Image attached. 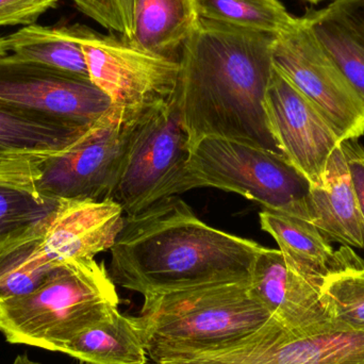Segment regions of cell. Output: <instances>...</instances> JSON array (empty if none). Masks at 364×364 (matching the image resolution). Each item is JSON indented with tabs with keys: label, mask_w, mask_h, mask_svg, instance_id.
Returning <instances> with one entry per match:
<instances>
[{
	"label": "cell",
	"mask_w": 364,
	"mask_h": 364,
	"mask_svg": "<svg viewBox=\"0 0 364 364\" xmlns=\"http://www.w3.org/2000/svg\"><path fill=\"white\" fill-rule=\"evenodd\" d=\"M119 304L104 263L66 261L33 292L0 301V333L11 344L60 353L81 331L119 310Z\"/></svg>",
	"instance_id": "cell-4"
},
{
	"label": "cell",
	"mask_w": 364,
	"mask_h": 364,
	"mask_svg": "<svg viewBox=\"0 0 364 364\" xmlns=\"http://www.w3.org/2000/svg\"><path fill=\"white\" fill-rule=\"evenodd\" d=\"M259 220L262 230L273 237L284 256L318 282H324L329 274L341 269L355 255L346 246L341 254L333 252L329 240L312 223L303 218L265 209L259 214Z\"/></svg>",
	"instance_id": "cell-17"
},
{
	"label": "cell",
	"mask_w": 364,
	"mask_h": 364,
	"mask_svg": "<svg viewBox=\"0 0 364 364\" xmlns=\"http://www.w3.org/2000/svg\"><path fill=\"white\" fill-rule=\"evenodd\" d=\"M79 11L125 42L179 61L198 17L192 0H72Z\"/></svg>",
	"instance_id": "cell-13"
},
{
	"label": "cell",
	"mask_w": 364,
	"mask_h": 364,
	"mask_svg": "<svg viewBox=\"0 0 364 364\" xmlns=\"http://www.w3.org/2000/svg\"><path fill=\"white\" fill-rule=\"evenodd\" d=\"M12 364H41L38 363H34L32 361L27 355H19L15 358V360L13 361Z\"/></svg>",
	"instance_id": "cell-29"
},
{
	"label": "cell",
	"mask_w": 364,
	"mask_h": 364,
	"mask_svg": "<svg viewBox=\"0 0 364 364\" xmlns=\"http://www.w3.org/2000/svg\"><path fill=\"white\" fill-rule=\"evenodd\" d=\"M198 188L237 193L267 210L310 222L311 184L279 151L205 136L191 149L182 193Z\"/></svg>",
	"instance_id": "cell-5"
},
{
	"label": "cell",
	"mask_w": 364,
	"mask_h": 364,
	"mask_svg": "<svg viewBox=\"0 0 364 364\" xmlns=\"http://www.w3.org/2000/svg\"><path fill=\"white\" fill-rule=\"evenodd\" d=\"M325 9L364 45V0H336Z\"/></svg>",
	"instance_id": "cell-27"
},
{
	"label": "cell",
	"mask_w": 364,
	"mask_h": 364,
	"mask_svg": "<svg viewBox=\"0 0 364 364\" xmlns=\"http://www.w3.org/2000/svg\"><path fill=\"white\" fill-rule=\"evenodd\" d=\"M271 318L248 282H228L144 297L134 320L147 357L157 364L232 343Z\"/></svg>",
	"instance_id": "cell-3"
},
{
	"label": "cell",
	"mask_w": 364,
	"mask_h": 364,
	"mask_svg": "<svg viewBox=\"0 0 364 364\" xmlns=\"http://www.w3.org/2000/svg\"><path fill=\"white\" fill-rule=\"evenodd\" d=\"M262 246L205 224L177 196L134 216L111 248L110 276L144 297L248 282Z\"/></svg>",
	"instance_id": "cell-2"
},
{
	"label": "cell",
	"mask_w": 364,
	"mask_h": 364,
	"mask_svg": "<svg viewBox=\"0 0 364 364\" xmlns=\"http://www.w3.org/2000/svg\"><path fill=\"white\" fill-rule=\"evenodd\" d=\"M275 38L198 18L181 49L174 96L192 146L220 136L279 151L264 112Z\"/></svg>",
	"instance_id": "cell-1"
},
{
	"label": "cell",
	"mask_w": 364,
	"mask_h": 364,
	"mask_svg": "<svg viewBox=\"0 0 364 364\" xmlns=\"http://www.w3.org/2000/svg\"><path fill=\"white\" fill-rule=\"evenodd\" d=\"M0 107L82 128L115 111L92 81L13 55L0 57Z\"/></svg>",
	"instance_id": "cell-11"
},
{
	"label": "cell",
	"mask_w": 364,
	"mask_h": 364,
	"mask_svg": "<svg viewBox=\"0 0 364 364\" xmlns=\"http://www.w3.org/2000/svg\"><path fill=\"white\" fill-rule=\"evenodd\" d=\"M49 220L0 246V301L33 292L55 269L43 248V237Z\"/></svg>",
	"instance_id": "cell-21"
},
{
	"label": "cell",
	"mask_w": 364,
	"mask_h": 364,
	"mask_svg": "<svg viewBox=\"0 0 364 364\" xmlns=\"http://www.w3.org/2000/svg\"><path fill=\"white\" fill-rule=\"evenodd\" d=\"M310 223L328 240L364 248V222L342 143L327 162L323 186L309 195Z\"/></svg>",
	"instance_id": "cell-16"
},
{
	"label": "cell",
	"mask_w": 364,
	"mask_h": 364,
	"mask_svg": "<svg viewBox=\"0 0 364 364\" xmlns=\"http://www.w3.org/2000/svg\"><path fill=\"white\" fill-rule=\"evenodd\" d=\"M91 128L64 125L0 107V164L60 153L72 146Z\"/></svg>",
	"instance_id": "cell-18"
},
{
	"label": "cell",
	"mask_w": 364,
	"mask_h": 364,
	"mask_svg": "<svg viewBox=\"0 0 364 364\" xmlns=\"http://www.w3.org/2000/svg\"><path fill=\"white\" fill-rule=\"evenodd\" d=\"M304 21L321 46L364 98V45L326 9L308 10Z\"/></svg>",
	"instance_id": "cell-23"
},
{
	"label": "cell",
	"mask_w": 364,
	"mask_h": 364,
	"mask_svg": "<svg viewBox=\"0 0 364 364\" xmlns=\"http://www.w3.org/2000/svg\"><path fill=\"white\" fill-rule=\"evenodd\" d=\"M273 65L333 126L342 142L364 134V98L321 46L303 17L277 34Z\"/></svg>",
	"instance_id": "cell-9"
},
{
	"label": "cell",
	"mask_w": 364,
	"mask_h": 364,
	"mask_svg": "<svg viewBox=\"0 0 364 364\" xmlns=\"http://www.w3.org/2000/svg\"><path fill=\"white\" fill-rule=\"evenodd\" d=\"M59 0H0V28L34 25Z\"/></svg>",
	"instance_id": "cell-26"
},
{
	"label": "cell",
	"mask_w": 364,
	"mask_h": 364,
	"mask_svg": "<svg viewBox=\"0 0 364 364\" xmlns=\"http://www.w3.org/2000/svg\"><path fill=\"white\" fill-rule=\"evenodd\" d=\"M267 127L280 153L309 181L323 186L327 162L342 141L320 111L275 68L264 98Z\"/></svg>",
	"instance_id": "cell-12"
},
{
	"label": "cell",
	"mask_w": 364,
	"mask_h": 364,
	"mask_svg": "<svg viewBox=\"0 0 364 364\" xmlns=\"http://www.w3.org/2000/svg\"><path fill=\"white\" fill-rule=\"evenodd\" d=\"M8 49H6V41L4 38H0V57L9 55Z\"/></svg>",
	"instance_id": "cell-30"
},
{
	"label": "cell",
	"mask_w": 364,
	"mask_h": 364,
	"mask_svg": "<svg viewBox=\"0 0 364 364\" xmlns=\"http://www.w3.org/2000/svg\"><path fill=\"white\" fill-rule=\"evenodd\" d=\"M60 353L85 364H146L147 354L134 316L119 310L73 338Z\"/></svg>",
	"instance_id": "cell-19"
},
{
	"label": "cell",
	"mask_w": 364,
	"mask_h": 364,
	"mask_svg": "<svg viewBox=\"0 0 364 364\" xmlns=\"http://www.w3.org/2000/svg\"><path fill=\"white\" fill-rule=\"evenodd\" d=\"M342 149L346 154L364 222V149L358 140L343 141Z\"/></svg>",
	"instance_id": "cell-28"
},
{
	"label": "cell",
	"mask_w": 364,
	"mask_h": 364,
	"mask_svg": "<svg viewBox=\"0 0 364 364\" xmlns=\"http://www.w3.org/2000/svg\"><path fill=\"white\" fill-rule=\"evenodd\" d=\"M132 121L115 110L63 151L0 164V179L42 198L110 199Z\"/></svg>",
	"instance_id": "cell-6"
},
{
	"label": "cell",
	"mask_w": 364,
	"mask_h": 364,
	"mask_svg": "<svg viewBox=\"0 0 364 364\" xmlns=\"http://www.w3.org/2000/svg\"><path fill=\"white\" fill-rule=\"evenodd\" d=\"M191 149L175 98L143 113L130 124L110 199L134 216L181 194Z\"/></svg>",
	"instance_id": "cell-7"
},
{
	"label": "cell",
	"mask_w": 364,
	"mask_h": 364,
	"mask_svg": "<svg viewBox=\"0 0 364 364\" xmlns=\"http://www.w3.org/2000/svg\"><path fill=\"white\" fill-rule=\"evenodd\" d=\"M197 17L264 33L286 31L296 23L279 0H192Z\"/></svg>",
	"instance_id": "cell-22"
},
{
	"label": "cell",
	"mask_w": 364,
	"mask_h": 364,
	"mask_svg": "<svg viewBox=\"0 0 364 364\" xmlns=\"http://www.w3.org/2000/svg\"><path fill=\"white\" fill-rule=\"evenodd\" d=\"M157 364H364V331L337 325L294 333L271 318L232 343L176 355Z\"/></svg>",
	"instance_id": "cell-10"
},
{
	"label": "cell",
	"mask_w": 364,
	"mask_h": 364,
	"mask_svg": "<svg viewBox=\"0 0 364 364\" xmlns=\"http://www.w3.org/2000/svg\"><path fill=\"white\" fill-rule=\"evenodd\" d=\"M124 214L112 199L61 200L43 237L49 262L58 267L111 250L125 226Z\"/></svg>",
	"instance_id": "cell-15"
},
{
	"label": "cell",
	"mask_w": 364,
	"mask_h": 364,
	"mask_svg": "<svg viewBox=\"0 0 364 364\" xmlns=\"http://www.w3.org/2000/svg\"><path fill=\"white\" fill-rule=\"evenodd\" d=\"M304 1L310 2L312 4H318L320 2L326 1V0H304ZM331 1H336V0H331Z\"/></svg>",
	"instance_id": "cell-31"
},
{
	"label": "cell",
	"mask_w": 364,
	"mask_h": 364,
	"mask_svg": "<svg viewBox=\"0 0 364 364\" xmlns=\"http://www.w3.org/2000/svg\"><path fill=\"white\" fill-rule=\"evenodd\" d=\"M329 318L355 331H364V262L356 255L329 274L321 287Z\"/></svg>",
	"instance_id": "cell-24"
},
{
	"label": "cell",
	"mask_w": 364,
	"mask_h": 364,
	"mask_svg": "<svg viewBox=\"0 0 364 364\" xmlns=\"http://www.w3.org/2000/svg\"><path fill=\"white\" fill-rule=\"evenodd\" d=\"M90 79L126 121L170 104L179 77V61L138 48L114 33L102 34L76 23Z\"/></svg>",
	"instance_id": "cell-8"
},
{
	"label": "cell",
	"mask_w": 364,
	"mask_h": 364,
	"mask_svg": "<svg viewBox=\"0 0 364 364\" xmlns=\"http://www.w3.org/2000/svg\"><path fill=\"white\" fill-rule=\"evenodd\" d=\"M322 284L301 272L279 250L263 246L255 259L248 280L252 296L272 318L294 333H314L343 325L329 318L321 296Z\"/></svg>",
	"instance_id": "cell-14"
},
{
	"label": "cell",
	"mask_w": 364,
	"mask_h": 364,
	"mask_svg": "<svg viewBox=\"0 0 364 364\" xmlns=\"http://www.w3.org/2000/svg\"><path fill=\"white\" fill-rule=\"evenodd\" d=\"M4 41L11 55L19 59L91 81L75 25L43 27L34 23L10 34Z\"/></svg>",
	"instance_id": "cell-20"
},
{
	"label": "cell",
	"mask_w": 364,
	"mask_h": 364,
	"mask_svg": "<svg viewBox=\"0 0 364 364\" xmlns=\"http://www.w3.org/2000/svg\"><path fill=\"white\" fill-rule=\"evenodd\" d=\"M60 203L0 179V246L46 223Z\"/></svg>",
	"instance_id": "cell-25"
}]
</instances>
